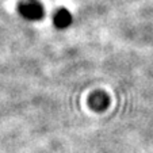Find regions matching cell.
<instances>
[{
  "instance_id": "obj_1",
  "label": "cell",
  "mask_w": 153,
  "mask_h": 153,
  "mask_svg": "<svg viewBox=\"0 0 153 153\" xmlns=\"http://www.w3.org/2000/svg\"><path fill=\"white\" fill-rule=\"evenodd\" d=\"M19 12L27 20H38L43 16V8L37 0H29L20 3Z\"/></svg>"
},
{
  "instance_id": "obj_2",
  "label": "cell",
  "mask_w": 153,
  "mask_h": 153,
  "mask_svg": "<svg viewBox=\"0 0 153 153\" xmlns=\"http://www.w3.org/2000/svg\"><path fill=\"white\" fill-rule=\"evenodd\" d=\"M54 26L57 29H67L71 23H72V15L67 11V10H58L54 15Z\"/></svg>"
},
{
  "instance_id": "obj_3",
  "label": "cell",
  "mask_w": 153,
  "mask_h": 153,
  "mask_svg": "<svg viewBox=\"0 0 153 153\" xmlns=\"http://www.w3.org/2000/svg\"><path fill=\"white\" fill-rule=\"evenodd\" d=\"M108 104V98H107L104 94H95L94 96H91V100H90V106L92 107L94 110L96 111H102L104 110Z\"/></svg>"
}]
</instances>
